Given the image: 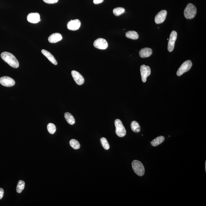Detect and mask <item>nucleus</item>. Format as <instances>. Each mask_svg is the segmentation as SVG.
Masks as SVG:
<instances>
[{
    "instance_id": "obj_1",
    "label": "nucleus",
    "mask_w": 206,
    "mask_h": 206,
    "mask_svg": "<svg viewBox=\"0 0 206 206\" xmlns=\"http://www.w3.org/2000/svg\"><path fill=\"white\" fill-rule=\"evenodd\" d=\"M1 56L2 60L11 67L15 68L19 67V62L15 57L11 53L4 52L1 53Z\"/></svg>"
},
{
    "instance_id": "obj_2",
    "label": "nucleus",
    "mask_w": 206,
    "mask_h": 206,
    "mask_svg": "<svg viewBox=\"0 0 206 206\" xmlns=\"http://www.w3.org/2000/svg\"><path fill=\"white\" fill-rule=\"evenodd\" d=\"M196 14L197 9L195 6L192 4H189L184 10V15L185 18L187 19H192L194 18Z\"/></svg>"
},
{
    "instance_id": "obj_3",
    "label": "nucleus",
    "mask_w": 206,
    "mask_h": 206,
    "mask_svg": "<svg viewBox=\"0 0 206 206\" xmlns=\"http://www.w3.org/2000/svg\"><path fill=\"white\" fill-rule=\"evenodd\" d=\"M132 166L134 172L138 176H142L144 175L145 168L141 162L137 160L133 161Z\"/></svg>"
},
{
    "instance_id": "obj_4",
    "label": "nucleus",
    "mask_w": 206,
    "mask_h": 206,
    "mask_svg": "<svg viewBox=\"0 0 206 206\" xmlns=\"http://www.w3.org/2000/svg\"><path fill=\"white\" fill-rule=\"evenodd\" d=\"M116 127V133L118 136L122 138L126 135V130L124 127L122 121L119 119H116L115 121Z\"/></svg>"
},
{
    "instance_id": "obj_5",
    "label": "nucleus",
    "mask_w": 206,
    "mask_h": 206,
    "mask_svg": "<svg viewBox=\"0 0 206 206\" xmlns=\"http://www.w3.org/2000/svg\"><path fill=\"white\" fill-rule=\"evenodd\" d=\"M192 66V62L190 60H187L182 64L177 72L176 74L178 76H181L182 74L189 71Z\"/></svg>"
},
{
    "instance_id": "obj_6",
    "label": "nucleus",
    "mask_w": 206,
    "mask_h": 206,
    "mask_svg": "<svg viewBox=\"0 0 206 206\" xmlns=\"http://www.w3.org/2000/svg\"><path fill=\"white\" fill-rule=\"evenodd\" d=\"M177 38V33L175 31H173L171 33L170 39L168 40V50L170 52H171L173 51Z\"/></svg>"
},
{
    "instance_id": "obj_7",
    "label": "nucleus",
    "mask_w": 206,
    "mask_h": 206,
    "mask_svg": "<svg viewBox=\"0 0 206 206\" xmlns=\"http://www.w3.org/2000/svg\"><path fill=\"white\" fill-rule=\"evenodd\" d=\"M140 71L142 80L143 82H145L147 81V77L151 74V68L148 66L143 65L140 66Z\"/></svg>"
},
{
    "instance_id": "obj_8",
    "label": "nucleus",
    "mask_w": 206,
    "mask_h": 206,
    "mask_svg": "<svg viewBox=\"0 0 206 206\" xmlns=\"http://www.w3.org/2000/svg\"><path fill=\"white\" fill-rule=\"evenodd\" d=\"M94 46L99 49L105 50L108 47L107 41L104 39L99 38L94 41Z\"/></svg>"
},
{
    "instance_id": "obj_9",
    "label": "nucleus",
    "mask_w": 206,
    "mask_h": 206,
    "mask_svg": "<svg viewBox=\"0 0 206 206\" xmlns=\"http://www.w3.org/2000/svg\"><path fill=\"white\" fill-rule=\"evenodd\" d=\"M0 84L5 87H10L15 84L14 80L10 77L4 76L0 78Z\"/></svg>"
},
{
    "instance_id": "obj_10",
    "label": "nucleus",
    "mask_w": 206,
    "mask_h": 206,
    "mask_svg": "<svg viewBox=\"0 0 206 206\" xmlns=\"http://www.w3.org/2000/svg\"><path fill=\"white\" fill-rule=\"evenodd\" d=\"M71 75L77 84L81 85L84 83V78L78 72L73 70L71 71Z\"/></svg>"
},
{
    "instance_id": "obj_11",
    "label": "nucleus",
    "mask_w": 206,
    "mask_h": 206,
    "mask_svg": "<svg viewBox=\"0 0 206 206\" xmlns=\"http://www.w3.org/2000/svg\"><path fill=\"white\" fill-rule=\"evenodd\" d=\"M167 12L166 10H162L155 16V21L157 24L163 23L167 17Z\"/></svg>"
},
{
    "instance_id": "obj_12",
    "label": "nucleus",
    "mask_w": 206,
    "mask_h": 206,
    "mask_svg": "<svg viewBox=\"0 0 206 206\" xmlns=\"http://www.w3.org/2000/svg\"><path fill=\"white\" fill-rule=\"evenodd\" d=\"M81 23L79 20H71L67 24V28L69 30L75 31L78 30L80 27Z\"/></svg>"
},
{
    "instance_id": "obj_13",
    "label": "nucleus",
    "mask_w": 206,
    "mask_h": 206,
    "mask_svg": "<svg viewBox=\"0 0 206 206\" xmlns=\"http://www.w3.org/2000/svg\"><path fill=\"white\" fill-rule=\"evenodd\" d=\"M28 21L33 23H38L40 20V15L38 13H31L28 15L27 17Z\"/></svg>"
},
{
    "instance_id": "obj_14",
    "label": "nucleus",
    "mask_w": 206,
    "mask_h": 206,
    "mask_svg": "<svg viewBox=\"0 0 206 206\" xmlns=\"http://www.w3.org/2000/svg\"><path fill=\"white\" fill-rule=\"evenodd\" d=\"M62 35L59 33H53L49 37L48 41L51 43H55L62 40Z\"/></svg>"
},
{
    "instance_id": "obj_15",
    "label": "nucleus",
    "mask_w": 206,
    "mask_h": 206,
    "mask_svg": "<svg viewBox=\"0 0 206 206\" xmlns=\"http://www.w3.org/2000/svg\"><path fill=\"white\" fill-rule=\"evenodd\" d=\"M152 54V50L149 48L146 47L142 49L139 52V56L141 58H147L150 57Z\"/></svg>"
},
{
    "instance_id": "obj_16",
    "label": "nucleus",
    "mask_w": 206,
    "mask_h": 206,
    "mask_svg": "<svg viewBox=\"0 0 206 206\" xmlns=\"http://www.w3.org/2000/svg\"><path fill=\"white\" fill-rule=\"evenodd\" d=\"M41 52L44 55L46 56L47 58V59L53 63L54 65H58V62L55 59V58L52 54L46 50L42 49L41 50Z\"/></svg>"
},
{
    "instance_id": "obj_17",
    "label": "nucleus",
    "mask_w": 206,
    "mask_h": 206,
    "mask_svg": "<svg viewBox=\"0 0 206 206\" xmlns=\"http://www.w3.org/2000/svg\"><path fill=\"white\" fill-rule=\"evenodd\" d=\"M164 140V137L159 136L155 138L153 140L151 141V146H154V147H156V146L159 145L161 143H163Z\"/></svg>"
},
{
    "instance_id": "obj_18",
    "label": "nucleus",
    "mask_w": 206,
    "mask_h": 206,
    "mask_svg": "<svg viewBox=\"0 0 206 206\" xmlns=\"http://www.w3.org/2000/svg\"><path fill=\"white\" fill-rule=\"evenodd\" d=\"M64 116L68 123L70 125H73L75 123V120L74 116L68 112H66L64 114Z\"/></svg>"
},
{
    "instance_id": "obj_19",
    "label": "nucleus",
    "mask_w": 206,
    "mask_h": 206,
    "mask_svg": "<svg viewBox=\"0 0 206 206\" xmlns=\"http://www.w3.org/2000/svg\"><path fill=\"white\" fill-rule=\"evenodd\" d=\"M126 36L127 38L131 39H132L136 40L138 39V38H139V34L136 31H131L127 32L126 33Z\"/></svg>"
},
{
    "instance_id": "obj_20",
    "label": "nucleus",
    "mask_w": 206,
    "mask_h": 206,
    "mask_svg": "<svg viewBox=\"0 0 206 206\" xmlns=\"http://www.w3.org/2000/svg\"><path fill=\"white\" fill-rule=\"evenodd\" d=\"M131 130L135 132H139L140 131V127L139 124L136 121H133L131 123Z\"/></svg>"
},
{
    "instance_id": "obj_21",
    "label": "nucleus",
    "mask_w": 206,
    "mask_h": 206,
    "mask_svg": "<svg viewBox=\"0 0 206 206\" xmlns=\"http://www.w3.org/2000/svg\"><path fill=\"white\" fill-rule=\"evenodd\" d=\"M25 187V183L23 181L20 180L17 184L16 191L18 193H21L23 191Z\"/></svg>"
},
{
    "instance_id": "obj_22",
    "label": "nucleus",
    "mask_w": 206,
    "mask_h": 206,
    "mask_svg": "<svg viewBox=\"0 0 206 206\" xmlns=\"http://www.w3.org/2000/svg\"><path fill=\"white\" fill-rule=\"evenodd\" d=\"M70 146L74 149L77 150L80 148V145L78 140L76 139H72L70 140Z\"/></svg>"
},
{
    "instance_id": "obj_23",
    "label": "nucleus",
    "mask_w": 206,
    "mask_h": 206,
    "mask_svg": "<svg viewBox=\"0 0 206 206\" xmlns=\"http://www.w3.org/2000/svg\"><path fill=\"white\" fill-rule=\"evenodd\" d=\"M125 9L123 7H117L113 10V13L116 16H119L125 12Z\"/></svg>"
},
{
    "instance_id": "obj_24",
    "label": "nucleus",
    "mask_w": 206,
    "mask_h": 206,
    "mask_svg": "<svg viewBox=\"0 0 206 206\" xmlns=\"http://www.w3.org/2000/svg\"><path fill=\"white\" fill-rule=\"evenodd\" d=\"M47 129L48 132L52 135L55 133L56 131V127L55 124L52 123H49L47 124Z\"/></svg>"
},
{
    "instance_id": "obj_25",
    "label": "nucleus",
    "mask_w": 206,
    "mask_h": 206,
    "mask_svg": "<svg viewBox=\"0 0 206 206\" xmlns=\"http://www.w3.org/2000/svg\"><path fill=\"white\" fill-rule=\"evenodd\" d=\"M101 143L103 148L106 150H108L110 148V145L109 144L107 139L105 138H102L100 139Z\"/></svg>"
},
{
    "instance_id": "obj_26",
    "label": "nucleus",
    "mask_w": 206,
    "mask_h": 206,
    "mask_svg": "<svg viewBox=\"0 0 206 206\" xmlns=\"http://www.w3.org/2000/svg\"><path fill=\"white\" fill-rule=\"evenodd\" d=\"M45 3L48 4H53L57 3L58 0H43Z\"/></svg>"
},
{
    "instance_id": "obj_27",
    "label": "nucleus",
    "mask_w": 206,
    "mask_h": 206,
    "mask_svg": "<svg viewBox=\"0 0 206 206\" xmlns=\"http://www.w3.org/2000/svg\"><path fill=\"white\" fill-rule=\"evenodd\" d=\"M4 194V191L3 189L0 188V200L3 197Z\"/></svg>"
},
{
    "instance_id": "obj_28",
    "label": "nucleus",
    "mask_w": 206,
    "mask_h": 206,
    "mask_svg": "<svg viewBox=\"0 0 206 206\" xmlns=\"http://www.w3.org/2000/svg\"><path fill=\"white\" fill-rule=\"evenodd\" d=\"M103 1L104 0H94L93 2L95 4H98L102 3Z\"/></svg>"
},
{
    "instance_id": "obj_29",
    "label": "nucleus",
    "mask_w": 206,
    "mask_h": 206,
    "mask_svg": "<svg viewBox=\"0 0 206 206\" xmlns=\"http://www.w3.org/2000/svg\"><path fill=\"white\" fill-rule=\"evenodd\" d=\"M205 170L206 171V162H205Z\"/></svg>"
},
{
    "instance_id": "obj_30",
    "label": "nucleus",
    "mask_w": 206,
    "mask_h": 206,
    "mask_svg": "<svg viewBox=\"0 0 206 206\" xmlns=\"http://www.w3.org/2000/svg\"><path fill=\"white\" fill-rule=\"evenodd\" d=\"M167 40H168L169 39H168H168H167Z\"/></svg>"
}]
</instances>
